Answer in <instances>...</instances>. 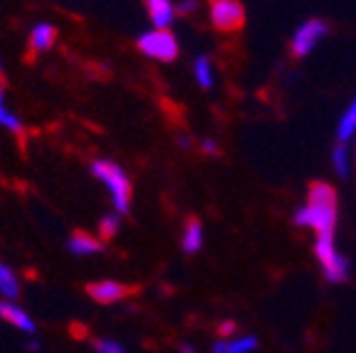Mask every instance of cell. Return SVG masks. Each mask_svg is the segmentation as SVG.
Returning <instances> with one entry per match:
<instances>
[{"label":"cell","mask_w":356,"mask_h":353,"mask_svg":"<svg viewBox=\"0 0 356 353\" xmlns=\"http://www.w3.org/2000/svg\"><path fill=\"white\" fill-rule=\"evenodd\" d=\"M295 225L314 230L317 235H334L337 227V193L329 183H312L307 203L295 213Z\"/></svg>","instance_id":"obj_1"},{"label":"cell","mask_w":356,"mask_h":353,"mask_svg":"<svg viewBox=\"0 0 356 353\" xmlns=\"http://www.w3.org/2000/svg\"><path fill=\"white\" fill-rule=\"evenodd\" d=\"M92 176L104 183V188L111 195V203H114V210L119 215H127L131 210V181H129L127 171L109 158H97L92 163Z\"/></svg>","instance_id":"obj_2"},{"label":"cell","mask_w":356,"mask_h":353,"mask_svg":"<svg viewBox=\"0 0 356 353\" xmlns=\"http://www.w3.org/2000/svg\"><path fill=\"white\" fill-rule=\"evenodd\" d=\"M314 254H317L324 277H327L329 281H334V284L346 281V277H349V262H346L344 254L337 249L332 235H319L317 243H314Z\"/></svg>","instance_id":"obj_3"},{"label":"cell","mask_w":356,"mask_h":353,"mask_svg":"<svg viewBox=\"0 0 356 353\" xmlns=\"http://www.w3.org/2000/svg\"><path fill=\"white\" fill-rule=\"evenodd\" d=\"M136 47L156 62H173L178 57V40L171 30H149L136 40Z\"/></svg>","instance_id":"obj_4"},{"label":"cell","mask_w":356,"mask_h":353,"mask_svg":"<svg viewBox=\"0 0 356 353\" xmlns=\"http://www.w3.org/2000/svg\"><path fill=\"white\" fill-rule=\"evenodd\" d=\"M324 38H327V22L319 20V17H312V20L302 22L300 28L295 30L289 50H292L295 57H307Z\"/></svg>","instance_id":"obj_5"},{"label":"cell","mask_w":356,"mask_h":353,"mask_svg":"<svg viewBox=\"0 0 356 353\" xmlns=\"http://www.w3.org/2000/svg\"><path fill=\"white\" fill-rule=\"evenodd\" d=\"M208 13H211V22L222 33H235L245 22V10L238 0H211Z\"/></svg>","instance_id":"obj_6"},{"label":"cell","mask_w":356,"mask_h":353,"mask_svg":"<svg viewBox=\"0 0 356 353\" xmlns=\"http://www.w3.org/2000/svg\"><path fill=\"white\" fill-rule=\"evenodd\" d=\"M0 319L8 321L10 326H15L17 331H22V334L38 331V324H35L33 316L22 309L17 302H10V299H0Z\"/></svg>","instance_id":"obj_7"},{"label":"cell","mask_w":356,"mask_h":353,"mask_svg":"<svg viewBox=\"0 0 356 353\" xmlns=\"http://www.w3.org/2000/svg\"><path fill=\"white\" fill-rule=\"evenodd\" d=\"M87 294L95 299L97 304H117L129 294V287H124L122 281L102 279V281H92L87 287Z\"/></svg>","instance_id":"obj_8"},{"label":"cell","mask_w":356,"mask_h":353,"mask_svg":"<svg viewBox=\"0 0 356 353\" xmlns=\"http://www.w3.org/2000/svg\"><path fill=\"white\" fill-rule=\"evenodd\" d=\"M146 10H149L154 28L159 30H168L173 17H176V8H173L171 0H146Z\"/></svg>","instance_id":"obj_9"},{"label":"cell","mask_w":356,"mask_h":353,"mask_svg":"<svg viewBox=\"0 0 356 353\" xmlns=\"http://www.w3.org/2000/svg\"><path fill=\"white\" fill-rule=\"evenodd\" d=\"M67 249L77 257H89V254H97L104 249V243L95 235H87V232H74L72 238L67 240Z\"/></svg>","instance_id":"obj_10"},{"label":"cell","mask_w":356,"mask_h":353,"mask_svg":"<svg viewBox=\"0 0 356 353\" xmlns=\"http://www.w3.org/2000/svg\"><path fill=\"white\" fill-rule=\"evenodd\" d=\"M57 30L50 22H38L33 30H30V50L33 52H47L55 44Z\"/></svg>","instance_id":"obj_11"},{"label":"cell","mask_w":356,"mask_h":353,"mask_svg":"<svg viewBox=\"0 0 356 353\" xmlns=\"http://www.w3.org/2000/svg\"><path fill=\"white\" fill-rule=\"evenodd\" d=\"M181 247L186 254H198L203 247V222L198 217H191L184 227V235H181Z\"/></svg>","instance_id":"obj_12"},{"label":"cell","mask_w":356,"mask_h":353,"mask_svg":"<svg viewBox=\"0 0 356 353\" xmlns=\"http://www.w3.org/2000/svg\"><path fill=\"white\" fill-rule=\"evenodd\" d=\"M257 348L255 336H235V338H220L213 343V353H252Z\"/></svg>","instance_id":"obj_13"},{"label":"cell","mask_w":356,"mask_h":353,"mask_svg":"<svg viewBox=\"0 0 356 353\" xmlns=\"http://www.w3.org/2000/svg\"><path fill=\"white\" fill-rule=\"evenodd\" d=\"M20 297V277L15 274L13 267H8L6 262H0V299H15Z\"/></svg>","instance_id":"obj_14"},{"label":"cell","mask_w":356,"mask_h":353,"mask_svg":"<svg viewBox=\"0 0 356 353\" xmlns=\"http://www.w3.org/2000/svg\"><path fill=\"white\" fill-rule=\"evenodd\" d=\"M356 136V97L346 111L339 116V126H337V138H339V144H349L351 138Z\"/></svg>","instance_id":"obj_15"},{"label":"cell","mask_w":356,"mask_h":353,"mask_svg":"<svg viewBox=\"0 0 356 353\" xmlns=\"http://www.w3.org/2000/svg\"><path fill=\"white\" fill-rule=\"evenodd\" d=\"M193 77H195V84L203 89H211L216 84V69H213V62L208 55H200L195 57L193 62Z\"/></svg>","instance_id":"obj_16"},{"label":"cell","mask_w":356,"mask_h":353,"mask_svg":"<svg viewBox=\"0 0 356 353\" xmlns=\"http://www.w3.org/2000/svg\"><path fill=\"white\" fill-rule=\"evenodd\" d=\"M0 126L8 129L10 133H22L20 116L13 109H8V104H6V89H3V84H0Z\"/></svg>","instance_id":"obj_17"},{"label":"cell","mask_w":356,"mask_h":353,"mask_svg":"<svg viewBox=\"0 0 356 353\" xmlns=\"http://www.w3.org/2000/svg\"><path fill=\"white\" fill-rule=\"evenodd\" d=\"M332 168H334V173H337V176H341V178L349 176V171H351V156H349V151H346V144H337V146H334V151H332Z\"/></svg>","instance_id":"obj_18"},{"label":"cell","mask_w":356,"mask_h":353,"mask_svg":"<svg viewBox=\"0 0 356 353\" xmlns=\"http://www.w3.org/2000/svg\"><path fill=\"white\" fill-rule=\"evenodd\" d=\"M119 227H122V217H119V213L104 215L99 220V238L102 240H111L119 232Z\"/></svg>","instance_id":"obj_19"},{"label":"cell","mask_w":356,"mask_h":353,"mask_svg":"<svg viewBox=\"0 0 356 353\" xmlns=\"http://www.w3.org/2000/svg\"><path fill=\"white\" fill-rule=\"evenodd\" d=\"M92 346H95V353H127V346L119 343L117 338H97Z\"/></svg>","instance_id":"obj_20"},{"label":"cell","mask_w":356,"mask_h":353,"mask_svg":"<svg viewBox=\"0 0 356 353\" xmlns=\"http://www.w3.org/2000/svg\"><path fill=\"white\" fill-rule=\"evenodd\" d=\"M198 10V3L195 0H181L176 6V13H181V15H191V13Z\"/></svg>","instance_id":"obj_21"},{"label":"cell","mask_w":356,"mask_h":353,"mask_svg":"<svg viewBox=\"0 0 356 353\" xmlns=\"http://www.w3.org/2000/svg\"><path fill=\"white\" fill-rule=\"evenodd\" d=\"M218 334H220L222 338H233V334H235V321H222V324L218 326Z\"/></svg>","instance_id":"obj_22"},{"label":"cell","mask_w":356,"mask_h":353,"mask_svg":"<svg viewBox=\"0 0 356 353\" xmlns=\"http://www.w3.org/2000/svg\"><path fill=\"white\" fill-rule=\"evenodd\" d=\"M200 151H203L206 156H216L218 154V144L213 141V138H203V141H200Z\"/></svg>","instance_id":"obj_23"},{"label":"cell","mask_w":356,"mask_h":353,"mask_svg":"<svg viewBox=\"0 0 356 353\" xmlns=\"http://www.w3.org/2000/svg\"><path fill=\"white\" fill-rule=\"evenodd\" d=\"M178 146H181V149H188L191 141H188V138H186V136H181V138H178Z\"/></svg>","instance_id":"obj_24"},{"label":"cell","mask_w":356,"mask_h":353,"mask_svg":"<svg viewBox=\"0 0 356 353\" xmlns=\"http://www.w3.org/2000/svg\"><path fill=\"white\" fill-rule=\"evenodd\" d=\"M28 351H33V353H35V351H40V343H38V341H30V343H28Z\"/></svg>","instance_id":"obj_25"},{"label":"cell","mask_w":356,"mask_h":353,"mask_svg":"<svg viewBox=\"0 0 356 353\" xmlns=\"http://www.w3.org/2000/svg\"><path fill=\"white\" fill-rule=\"evenodd\" d=\"M181 353H195V348H191L188 343H184V346H181Z\"/></svg>","instance_id":"obj_26"},{"label":"cell","mask_w":356,"mask_h":353,"mask_svg":"<svg viewBox=\"0 0 356 353\" xmlns=\"http://www.w3.org/2000/svg\"><path fill=\"white\" fill-rule=\"evenodd\" d=\"M0 67H3V62H0Z\"/></svg>","instance_id":"obj_27"}]
</instances>
